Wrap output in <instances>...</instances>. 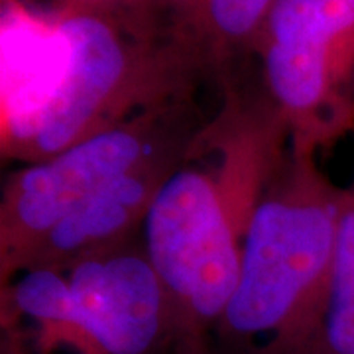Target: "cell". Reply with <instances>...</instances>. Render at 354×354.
Returning a JSON list of instances; mask_svg holds the SVG:
<instances>
[{
	"label": "cell",
	"mask_w": 354,
	"mask_h": 354,
	"mask_svg": "<svg viewBox=\"0 0 354 354\" xmlns=\"http://www.w3.org/2000/svg\"><path fill=\"white\" fill-rule=\"evenodd\" d=\"M213 85L169 34H138L99 16L32 12L2 0L4 160L36 164Z\"/></svg>",
	"instance_id": "obj_1"
},
{
	"label": "cell",
	"mask_w": 354,
	"mask_h": 354,
	"mask_svg": "<svg viewBox=\"0 0 354 354\" xmlns=\"http://www.w3.org/2000/svg\"><path fill=\"white\" fill-rule=\"evenodd\" d=\"M252 65L216 83V111L191 138L142 228L183 354L213 344L254 211L291 148L288 124Z\"/></svg>",
	"instance_id": "obj_2"
},
{
	"label": "cell",
	"mask_w": 354,
	"mask_h": 354,
	"mask_svg": "<svg viewBox=\"0 0 354 354\" xmlns=\"http://www.w3.org/2000/svg\"><path fill=\"white\" fill-rule=\"evenodd\" d=\"M348 199L317 153L293 150L266 187L244 236L241 274L213 337L234 354H299L329 293Z\"/></svg>",
	"instance_id": "obj_3"
},
{
	"label": "cell",
	"mask_w": 354,
	"mask_h": 354,
	"mask_svg": "<svg viewBox=\"0 0 354 354\" xmlns=\"http://www.w3.org/2000/svg\"><path fill=\"white\" fill-rule=\"evenodd\" d=\"M0 354H183L176 313L142 234L65 272L0 290Z\"/></svg>",
	"instance_id": "obj_4"
},
{
	"label": "cell",
	"mask_w": 354,
	"mask_h": 354,
	"mask_svg": "<svg viewBox=\"0 0 354 354\" xmlns=\"http://www.w3.org/2000/svg\"><path fill=\"white\" fill-rule=\"evenodd\" d=\"M207 116L197 97L153 109L10 174L0 199V283L24 272L64 218L153 153L189 142Z\"/></svg>",
	"instance_id": "obj_5"
},
{
	"label": "cell",
	"mask_w": 354,
	"mask_h": 354,
	"mask_svg": "<svg viewBox=\"0 0 354 354\" xmlns=\"http://www.w3.org/2000/svg\"><path fill=\"white\" fill-rule=\"evenodd\" d=\"M254 67L291 148H333L354 132V0H276Z\"/></svg>",
	"instance_id": "obj_6"
},
{
	"label": "cell",
	"mask_w": 354,
	"mask_h": 354,
	"mask_svg": "<svg viewBox=\"0 0 354 354\" xmlns=\"http://www.w3.org/2000/svg\"><path fill=\"white\" fill-rule=\"evenodd\" d=\"M189 142L153 153L64 218L39 242L24 272H65L91 254L140 236L158 193L181 162Z\"/></svg>",
	"instance_id": "obj_7"
},
{
	"label": "cell",
	"mask_w": 354,
	"mask_h": 354,
	"mask_svg": "<svg viewBox=\"0 0 354 354\" xmlns=\"http://www.w3.org/2000/svg\"><path fill=\"white\" fill-rule=\"evenodd\" d=\"M276 0H162L165 32L205 65L213 85L254 64Z\"/></svg>",
	"instance_id": "obj_8"
},
{
	"label": "cell",
	"mask_w": 354,
	"mask_h": 354,
	"mask_svg": "<svg viewBox=\"0 0 354 354\" xmlns=\"http://www.w3.org/2000/svg\"><path fill=\"white\" fill-rule=\"evenodd\" d=\"M299 354H354V181L339 227L325 307Z\"/></svg>",
	"instance_id": "obj_9"
},
{
	"label": "cell",
	"mask_w": 354,
	"mask_h": 354,
	"mask_svg": "<svg viewBox=\"0 0 354 354\" xmlns=\"http://www.w3.org/2000/svg\"><path fill=\"white\" fill-rule=\"evenodd\" d=\"M53 12L99 16L138 34H167L162 0H53Z\"/></svg>",
	"instance_id": "obj_10"
},
{
	"label": "cell",
	"mask_w": 354,
	"mask_h": 354,
	"mask_svg": "<svg viewBox=\"0 0 354 354\" xmlns=\"http://www.w3.org/2000/svg\"><path fill=\"white\" fill-rule=\"evenodd\" d=\"M193 354H234V353H228V351L218 348L216 344H211V346H207V348H203V351H199V353H193Z\"/></svg>",
	"instance_id": "obj_11"
}]
</instances>
